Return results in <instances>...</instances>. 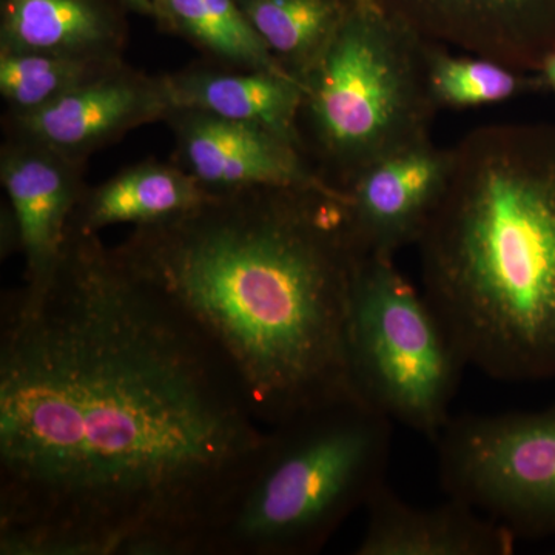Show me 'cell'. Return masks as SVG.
Wrapping results in <instances>:
<instances>
[{"label":"cell","instance_id":"cell-23","mask_svg":"<svg viewBox=\"0 0 555 555\" xmlns=\"http://www.w3.org/2000/svg\"><path fill=\"white\" fill-rule=\"evenodd\" d=\"M158 2H159V0H153V3H155V7L158 5ZM156 11H158V10H156ZM156 20H158V17H156Z\"/></svg>","mask_w":555,"mask_h":555},{"label":"cell","instance_id":"cell-14","mask_svg":"<svg viewBox=\"0 0 555 555\" xmlns=\"http://www.w3.org/2000/svg\"><path fill=\"white\" fill-rule=\"evenodd\" d=\"M163 82L171 112L196 109L254 124L301 149L298 116L305 89L297 79L251 69L196 67L164 75Z\"/></svg>","mask_w":555,"mask_h":555},{"label":"cell","instance_id":"cell-4","mask_svg":"<svg viewBox=\"0 0 555 555\" xmlns=\"http://www.w3.org/2000/svg\"><path fill=\"white\" fill-rule=\"evenodd\" d=\"M393 422L346 397L270 427L211 555H313L386 483Z\"/></svg>","mask_w":555,"mask_h":555},{"label":"cell","instance_id":"cell-8","mask_svg":"<svg viewBox=\"0 0 555 555\" xmlns=\"http://www.w3.org/2000/svg\"><path fill=\"white\" fill-rule=\"evenodd\" d=\"M436 46L539 73L555 51V0H345Z\"/></svg>","mask_w":555,"mask_h":555},{"label":"cell","instance_id":"cell-3","mask_svg":"<svg viewBox=\"0 0 555 555\" xmlns=\"http://www.w3.org/2000/svg\"><path fill=\"white\" fill-rule=\"evenodd\" d=\"M415 246L423 294L467 367L555 379V124L460 139Z\"/></svg>","mask_w":555,"mask_h":555},{"label":"cell","instance_id":"cell-13","mask_svg":"<svg viewBox=\"0 0 555 555\" xmlns=\"http://www.w3.org/2000/svg\"><path fill=\"white\" fill-rule=\"evenodd\" d=\"M366 526L356 555H509L517 539L476 507L448 496L415 506L383 483L364 506Z\"/></svg>","mask_w":555,"mask_h":555},{"label":"cell","instance_id":"cell-1","mask_svg":"<svg viewBox=\"0 0 555 555\" xmlns=\"http://www.w3.org/2000/svg\"><path fill=\"white\" fill-rule=\"evenodd\" d=\"M184 310L100 233L0 305V554L211 555L268 447Z\"/></svg>","mask_w":555,"mask_h":555},{"label":"cell","instance_id":"cell-11","mask_svg":"<svg viewBox=\"0 0 555 555\" xmlns=\"http://www.w3.org/2000/svg\"><path fill=\"white\" fill-rule=\"evenodd\" d=\"M80 160L30 141L9 137L0 153V181L25 259V284L49 280L67 241L69 222L82 198Z\"/></svg>","mask_w":555,"mask_h":555},{"label":"cell","instance_id":"cell-20","mask_svg":"<svg viewBox=\"0 0 555 555\" xmlns=\"http://www.w3.org/2000/svg\"><path fill=\"white\" fill-rule=\"evenodd\" d=\"M158 21L188 38L204 53L230 68L273 73L294 78L262 42H250L235 35L206 0H159ZM295 79V78H294ZM298 80V79H297Z\"/></svg>","mask_w":555,"mask_h":555},{"label":"cell","instance_id":"cell-18","mask_svg":"<svg viewBox=\"0 0 555 555\" xmlns=\"http://www.w3.org/2000/svg\"><path fill=\"white\" fill-rule=\"evenodd\" d=\"M427 76L438 107L470 108L502 104L546 90L539 73L534 76L488 57L455 56L447 47L433 43L427 54Z\"/></svg>","mask_w":555,"mask_h":555},{"label":"cell","instance_id":"cell-2","mask_svg":"<svg viewBox=\"0 0 555 555\" xmlns=\"http://www.w3.org/2000/svg\"><path fill=\"white\" fill-rule=\"evenodd\" d=\"M113 248L221 349L268 429L358 397L346 328L364 251L345 193L214 192L173 217L133 225Z\"/></svg>","mask_w":555,"mask_h":555},{"label":"cell","instance_id":"cell-19","mask_svg":"<svg viewBox=\"0 0 555 555\" xmlns=\"http://www.w3.org/2000/svg\"><path fill=\"white\" fill-rule=\"evenodd\" d=\"M122 62L49 53H0V93L11 115L33 112Z\"/></svg>","mask_w":555,"mask_h":555},{"label":"cell","instance_id":"cell-6","mask_svg":"<svg viewBox=\"0 0 555 555\" xmlns=\"http://www.w3.org/2000/svg\"><path fill=\"white\" fill-rule=\"evenodd\" d=\"M350 383L361 400L436 443L467 367L443 321L398 270L364 254L350 291L346 328Z\"/></svg>","mask_w":555,"mask_h":555},{"label":"cell","instance_id":"cell-10","mask_svg":"<svg viewBox=\"0 0 555 555\" xmlns=\"http://www.w3.org/2000/svg\"><path fill=\"white\" fill-rule=\"evenodd\" d=\"M177 164L211 192L248 188H299L341 192L313 169L302 150L264 127L196 112L167 116Z\"/></svg>","mask_w":555,"mask_h":555},{"label":"cell","instance_id":"cell-9","mask_svg":"<svg viewBox=\"0 0 555 555\" xmlns=\"http://www.w3.org/2000/svg\"><path fill=\"white\" fill-rule=\"evenodd\" d=\"M170 112L163 76L144 75L122 62L46 107L10 113L5 130L86 163L91 153L138 127L166 120Z\"/></svg>","mask_w":555,"mask_h":555},{"label":"cell","instance_id":"cell-5","mask_svg":"<svg viewBox=\"0 0 555 555\" xmlns=\"http://www.w3.org/2000/svg\"><path fill=\"white\" fill-rule=\"evenodd\" d=\"M433 43L371 10L350 9L306 78L298 116L306 158L332 188L430 142L438 108L427 76Z\"/></svg>","mask_w":555,"mask_h":555},{"label":"cell","instance_id":"cell-21","mask_svg":"<svg viewBox=\"0 0 555 555\" xmlns=\"http://www.w3.org/2000/svg\"><path fill=\"white\" fill-rule=\"evenodd\" d=\"M540 78L545 83V89L553 91L555 96V51L543 61L542 67L539 69Z\"/></svg>","mask_w":555,"mask_h":555},{"label":"cell","instance_id":"cell-12","mask_svg":"<svg viewBox=\"0 0 555 555\" xmlns=\"http://www.w3.org/2000/svg\"><path fill=\"white\" fill-rule=\"evenodd\" d=\"M448 167L449 149L430 141L378 160L346 188L347 217L361 250L396 258L415 246Z\"/></svg>","mask_w":555,"mask_h":555},{"label":"cell","instance_id":"cell-7","mask_svg":"<svg viewBox=\"0 0 555 555\" xmlns=\"http://www.w3.org/2000/svg\"><path fill=\"white\" fill-rule=\"evenodd\" d=\"M438 477L516 539H555V403L452 416L436 440Z\"/></svg>","mask_w":555,"mask_h":555},{"label":"cell","instance_id":"cell-15","mask_svg":"<svg viewBox=\"0 0 555 555\" xmlns=\"http://www.w3.org/2000/svg\"><path fill=\"white\" fill-rule=\"evenodd\" d=\"M126 27L104 0H2L0 53L120 61Z\"/></svg>","mask_w":555,"mask_h":555},{"label":"cell","instance_id":"cell-16","mask_svg":"<svg viewBox=\"0 0 555 555\" xmlns=\"http://www.w3.org/2000/svg\"><path fill=\"white\" fill-rule=\"evenodd\" d=\"M211 193L178 164L147 160L86 189L68 229L101 233L109 225L147 224L198 206Z\"/></svg>","mask_w":555,"mask_h":555},{"label":"cell","instance_id":"cell-17","mask_svg":"<svg viewBox=\"0 0 555 555\" xmlns=\"http://www.w3.org/2000/svg\"><path fill=\"white\" fill-rule=\"evenodd\" d=\"M236 2L275 60L301 83L323 57L350 10L345 0Z\"/></svg>","mask_w":555,"mask_h":555},{"label":"cell","instance_id":"cell-22","mask_svg":"<svg viewBox=\"0 0 555 555\" xmlns=\"http://www.w3.org/2000/svg\"><path fill=\"white\" fill-rule=\"evenodd\" d=\"M122 5L127 9L137 11L142 16L158 17V11H156L155 3L153 0H119Z\"/></svg>","mask_w":555,"mask_h":555}]
</instances>
